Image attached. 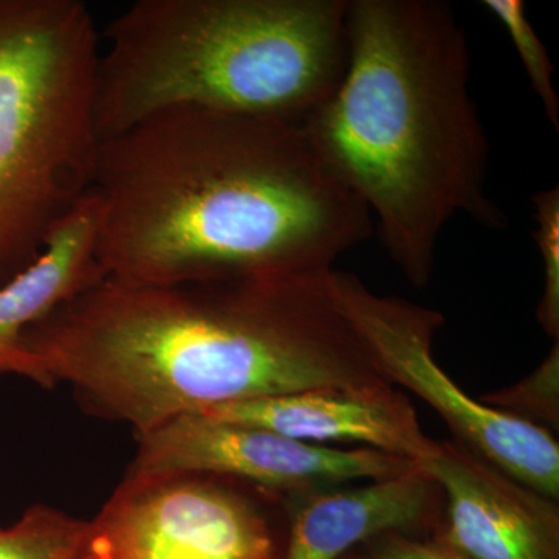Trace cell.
<instances>
[{"instance_id":"ba28073f","label":"cell","mask_w":559,"mask_h":559,"mask_svg":"<svg viewBox=\"0 0 559 559\" xmlns=\"http://www.w3.org/2000/svg\"><path fill=\"white\" fill-rule=\"evenodd\" d=\"M128 473H197L230 477L289 499L406 473L412 460L371 448L319 447L257 426L183 414L135 436Z\"/></svg>"},{"instance_id":"6da1fadb","label":"cell","mask_w":559,"mask_h":559,"mask_svg":"<svg viewBox=\"0 0 559 559\" xmlns=\"http://www.w3.org/2000/svg\"><path fill=\"white\" fill-rule=\"evenodd\" d=\"M91 189L106 278L160 286L333 271L369 209L304 124L179 108L100 140Z\"/></svg>"},{"instance_id":"30bf717a","label":"cell","mask_w":559,"mask_h":559,"mask_svg":"<svg viewBox=\"0 0 559 559\" xmlns=\"http://www.w3.org/2000/svg\"><path fill=\"white\" fill-rule=\"evenodd\" d=\"M198 414L257 426L319 447L358 443L414 463L421 462L432 444L423 433L411 400L393 385L305 390Z\"/></svg>"},{"instance_id":"277c9868","label":"cell","mask_w":559,"mask_h":559,"mask_svg":"<svg viewBox=\"0 0 559 559\" xmlns=\"http://www.w3.org/2000/svg\"><path fill=\"white\" fill-rule=\"evenodd\" d=\"M347 0H139L106 31L98 140L193 108L304 123L340 86Z\"/></svg>"},{"instance_id":"7c38bea8","label":"cell","mask_w":559,"mask_h":559,"mask_svg":"<svg viewBox=\"0 0 559 559\" xmlns=\"http://www.w3.org/2000/svg\"><path fill=\"white\" fill-rule=\"evenodd\" d=\"M103 205L87 191L55 227L38 259L0 288V374H13L51 389L24 336L75 294L105 277L97 260Z\"/></svg>"},{"instance_id":"9c48e42d","label":"cell","mask_w":559,"mask_h":559,"mask_svg":"<svg viewBox=\"0 0 559 559\" xmlns=\"http://www.w3.org/2000/svg\"><path fill=\"white\" fill-rule=\"evenodd\" d=\"M417 465L443 492L429 536L465 559H559V506L455 440H432Z\"/></svg>"},{"instance_id":"3957f363","label":"cell","mask_w":559,"mask_h":559,"mask_svg":"<svg viewBox=\"0 0 559 559\" xmlns=\"http://www.w3.org/2000/svg\"><path fill=\"white\" fill-rule=\"evenodd\" d=\"M340 86L304 121L320 156L378 223L414 288L457 216L503 229L488 197L489 142L471 95L465 28L441 0H352Z\"/></svg>"},{"instance_id":"ac0fdd59","label":"cell","mask_w":559,"mask_h":559,"mask_svg":"<svg viewBox=\"0 0 559 559\" xmlns=\"http://www.w3.org/2000/svg\"><path fill=\"white\" fill-rule=\"evenodd\" d=\"M340 559H348V554H345L344 557H342Z\"/></svg>"},{"instance_id":"9a60e30c","label":"cell","mask_w":559,"mask_h":559,"mask_svg":"<svg viewBox=\"0 0 559 559\" xmlns=\"http://www.w3.org/2000/svg\"><path fill=\"white\" fill-rule=\"evenodd\" d=\"M492 409L546 430L559 428V341L547 358L527 378L481 396Z\"/></svg>"},{"instance_id":"2e32d148","label":"cell","mask_w":559,"mask_h":559,"mask_svg":"<svg viewBox=\"0 0 559 559\" xmlns=\"http://www.w3.org/2000/svg\"><path fill=\"white\" fill-rule=\"evenodd\" d=\"M536 229L533 240L544 266L543 297L536 319L547 336L559 341V189L540 190L532 197Z\"/></svg>"},{"instance_id":"7a4b0ae2","label":"cell","mask_w":559,"mask_h":559,"mask_svg":"<svg viewBox=\"0 0 559 559\" xmlns=\"http://www.w3.org/2000/svg\"><path fill=\"white\" fill-rule=\"evenodd\" d=\"M331 272L139 286L103 277L27 330L25 347L94 417L134 436L286 393L389 384Z\"/></svg>"},{"instance_id":"5b68a950","label":"cell","mask_w":559,"mask_h":559,"mask_svg":"<svg viewBox=\"0 0 559 559\" xmlns=\"http://www.w3.org/2000/svg\"><path fill=\"white\" fill-rule=\"evenodd\" d=\"M98 60L80 0H0V288L91 190Z\"/></svg>"},{"instance_id":"8992f818","label":"cell","mask_w":559,"mask_h":559,"mask_svg":"<svg viewBox=\"0 0 559 559\" xmlns=\"http://www.w3.org/2000/svg\"><path fill=\"white\" fill-rule=\"evenodd\" d=\"M294 502L230 477L127 473L73 559H283Z\"/></svg>"},{"instance_id":"8fae6325","label":"cell","mask_w":559,"mask_h":559,"mask_svg":"<svg viewBox=\"0 0 559 559\" xmlns=\"http://www.w3.org/2000/svg\"><path fill=\"white\" fill-rule=\"evenodd\" d=\"M443 502L439 484L417 463L406 473L362 487L312 492L294 502L283 559H340L384 532L429 538Z\"/></svg>"},{"instance_id":"52a82bcc","label":"cell","mask_w":559,"mask_h":559,"mask_svg":"<svg viewBox=\"0 0 559 559\" xmlns=\"http://www.w3.org/2000/svg\"><path fill=\"white\" fill-rule=\"evenodd\" d=\"M342 311L369 348L382 377L439 414L455 441L514 480L559 498V444L549 430L492 409L451 380L433 356L444 316L401 297L381 296L356 275H330Z\"/></svg>"},{"instance_id":"5bb4252c","label":"cell","mask_w":559,"mask_h":559,"mask_svg":"<svg viewBox=\"0 0 559 559\" xmlns=\"http://www.w3.org/2000/svg\"><path fill=\"white\" fill-rule=\"evenodd\" d=\"M484 7L509 33L547 119L559 131V95L555 87L554 62L527 17L525 3L521 0H485Z\"/></svg>"},{"instance_id":"e0dca14e","label":"cell","mask_w":559,"mask_h":559,"mask_svg":"<svg viewBox=\"0 0 559 559\" xmlns=\"http://www.w3.org/2000/svg\"><path fill=\"white\" fill-rule=\"evenodd\" d=\"M348 559H465L432 538L403 532H384L364 539L348 551Z\"/></svg>"},{"instance_id":"4fadbf2b","label":"cell","mask_w":559,"mask_h":559,"mask_svg":"<svg viewBox=\"0 0 559 559\" xmlns=\"http://www.w3.org/2000/svg\"><path fill=\"white\" fill-rule=\"evenodd\" d=\"M84 520L35 503L9 527H0V559H73Z\"/></svg>"}]
</instances>
